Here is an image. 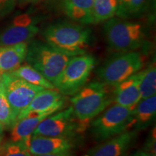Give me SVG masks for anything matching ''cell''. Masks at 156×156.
Instances as JSON below:
<instances>
[{
    "mask_svg": "<svg viewBox=\"0 0 156 156\" xmlns=\"http://www.w3.org/2000/svg\"><path fill=\"white\" fill-rule=\"evenodd\" d=\"M45 42L71 57L86 54L91 42L90 29L69 22L51 24L43 32Z\"/></svg>",
    "mask_w": 156,
    "mask_h": 156,
    "instance_id": "6da1fadb",
    "label": "cell"
},
{
    "mask_svg": "<svg viewBox=\"0 0 156 156\" xmlns=\"http://www.w3.org/2000/svg\"><path fill=\"white\" fill-rule=\"evenodd\" d=\"M110 86L112 85L102 82H93L84 85L72 98V108L82 131L85 128V124L112 103L113 94H110L108 88Z\"/></svg>",
    "mask_w": 156,
    "mask_h": 156,
    "instance_id": "7a4b0ae2",
    "label": "cell"
},
{
    "mask_svg": "<svg viewBox=\"0 0 156 156\" xmlns=\"http://www.w3.org/2000/svg\"><path fill=\"white\" fill-rule=\"evenodd\" d=\"M103 30L109 48L119 53L139 49L147 38V30L142 23L119 17L106 21Z\"/></svg>",
    "mask_w": 156,
    "mask_h": 156,
    "instance_id": "3957f363",
    "label": "cell"
},
{
    "mask_svg": "<svg viewBox=\"0 0 156 156\" xmlns=\"http://www.w3.org/2000/svg\"><path fill=\"white\" fill-rule=\"evenodd\" d=\"M71 56L66 55L45 41H32L28 45L25 60L48 81L53 83Z\"/></svg>",
    "mask_w": 156,
    "mask_h": 156,
    "instance_id": "277c9868",
    "label": "cell"
},
{
    "mask_svg": "<svg viewBox=\"0 0 156 156\" xmlns=\"http://www.w3.org/2000/svg\"><path fill=\"white\" fill-rule=\"evenodd\" d=\"M145 59L139 51L120 52L106 60L97 70L101 82L116 86L142 69Z\"/></svg>",
    "mask_w": 156,
    "mask_h": 156,
    "instance_id": "5b68a950",
    "label": "cell"
},
{
    "mask_svg": "<svg viewBox=\"0 0 156 156\" xmlns=\"http://www.w3.org/2000/svg\"><path fill=\"white\" fill-rule=\"evenodd\" d=\"M95 65V58L90 54L73 56L53 85L62 95H74L86 84Z\"/></svg>",
    "mask_w": 156,
    "mask_h": 156,
    "instance_id": "8992f818",
    "label": "cell"
},
{
    "mask_svg": "<svg viewBox=\"0 0 156 156\" xmlns=\"http://www.w3.org/2000/svg\"><path fill=\"white\" fill-rule=\"evenodd\" d=\"M133 119L134 108L115 103L93 119L91 132L98 141L108 140L126 131Z\"/></svg>",
    "mask_w": 156,
    "mask_h": 156,
    "instance_id": "52a82bcc",
    "label": "cell"
},
{
    "mask_svg": "<svg viewBox=\"0 0 156 156\" xmlns=\"http://www.w3.org/2000/svg\"><path fill=\"white\" fill-rule=\"evenodd\" d=\"M0 82L16 120L18 115L28 106L34 98L44 89L27 83L12 73H3Z\"/></svg>",
    "mask_w": 156,
    "mask_h": 156,
    "instance_id": "ba28073f",
    "label": "cell"
},
{
    "mask_svg": "<svg viewBox=\"0 0 156 156\" xmlns=\"http://www.w3.org/2000/svg\"><path fill=\"white\" fill-rule=\"evenodd\" d=\"M80 123L76 119L72 106L50 115L37 126L32 136H75L80 132Z\"/></svg>",
    "mask_w": 156,
    "mask_h": 156,
    "instance_id": "9c48e42d",
    "label": "cell"
},
{
    "mask_svg": "<svg viewBox=\"0 0 156 156\" xmlns=\"http://www.w3.org/2000/svg\"><path fill=\"white\" fill-rule=\"evenodd\" d=\"M74 136H32L28 145L31 155H46L72 151L75 147Z\"/></svg>",
    "mask_w": 156,
    "mask_h": 156,
    "instance_id": "30bf717a",
    "label": "cell"
},
{
    "mask_svg": "<svg viewBox=\"0 0 156 156\" xmlns=\"http://www.w3.org/2000/svg\"><path fill=\"white\" fill-rule=\"evenodd\" d=\"M64 105V99L57 90L44 89L34 98L28 106L17 116L20 119L30 112H57L62 110Z\"/></svg>",
    "mask_w": 156,
    "mask_h": 156,
    "instance_id": "8fae6325",
    "label": "cell"
},
{
    "mask_svg": "<svg viewBox=\"0 0 156 156\" xmlns=\"http://www.w3.org/2000/svg\"><path fill=\"white\" fill-rule=\"evenodd\" d=\"M142 70L134 74L115 86L114 101L117 104L134 108L141 100L140 82Z\"/></svg>",
    "mask_w": 156,
    "mask_h": 156,
    "instance_id": "7c38bea8",
    "label": "cell"
},
{
    "mask_svg": "<svg viewBox=\"0 0 156 156\" xmlns=\"http://www.w3.org/2000/svg\"><path fill=\"white\" fill-rule=\"evenodd\" d=\"M136 135V130H126L93 148L88 156H123L133 143Z\"/></svg>",
    "mask_w": 156,
    "mask_h": 156,
    "instance_id": "4fadbf2b",
    "label": "cell"
},
{
    "mask_svg": "<svg viewBox=\"0 0 156 156\" xmlns=\"http://www.w3.org/2000/svg\"><path fill=\"white\" fill-rule=\"evenodd\" d=\"M54 113L56 112H30L17 120L12 127L11 141L24 142L28 147L31 136L38 124Z\"/></svg>",
    "mask_w": 156,
    "mask_h": 156,
    "instance_id": "5bb4252c",
    "label": "cell"
},
{
    "mask_svg": "<svg viewBox=\"0 0 156 156\" xmlns=\"http://www.w3.org/2000/svg\"><path fill=\"white\" fill-rule=\"evenodd\" d=\"M39 31L36 24L25 25L12 21V25L0 34V46L28 43Z\"/></svg>",
    "mask_w": 156,
    "mask_h": 156,
    "instance_id": "9a60e30c",
    "label": "cell"
},
{
    "mask_svg": "<svg viewBox=\"0 0 156 156\" xmlns=\"http://www.w3.org/2000/svg\"><path fill=\"white\" fill-rule=\"evenodd\" d=\"M28 43L0 46V73H12L25 60Z\"/></svg>",
    "mask_w": 156,
    "mask_h": 156,
    "instance_id": "2e32d148",
    "label": "cell"
},
{
    "mask_svg": "<svg viewBox=\"0 0 156 156\" xmlns=\"http://www.w3.org/2000/svg\"><path fill=\"white\" fill-rule=\"evenodd\" d=\"M66 15L76 22L83 24L93 23V0H60Z\"/></svg>",
    "mask_w": 156,
    "mask_h": 156,
    "instance_id": "e0dca14e",
    "label": "cell"
},
{
    "mask_svg": "<svg viewBox=\"0 0 156 156\" xmlns=\"http://www.w3.org/2000/svg\"><path fill=\"white\" fill-rule=\"evenodd\" d=\"M156 95L142 99L134 108L133 124L136 132L148 127L155 119Z\"/></svg>",
    "mask_w": 156,
    "mask_h": 156,
    "instance_id": "ac0fdd59",
    "label": "cell"
},
{
    "mask_svg": "<svg viewBox=\"0 0 156 156\" xmlns=\"http://www.w3.org/2000/svg\"><path fill=\"white\" fill-rule=\"evenodd\" d=\"M151 0H118L116 16L130 20L142 16L149 8Z\"/></svg>",
    "mask_w": 156,
    "mask_h": 156,
    "instance_id": "d6986e66",
    "label": "cell"
},
{
    "mask_svg": "<svg viewBox=\"0 0 156 156\" xmlns=\"http://www.w3.org/2000/svg\"><path fill=\"white\" fill-rule=\"evenodd\" d=\"M12 73V75L24 80L27 83L32 84L36 86L43 87L44 89L56 90L53 83L48 81L39 72L29 64L20 66L12 73Z\"/></svg>",
    "mask_w": 156,
    "mask_h": 156,
    "instance_id": "ffe728a7",
    "label": "cell"
},
{
    "mask_svg": "<svg viewBox=\"0 0 156 156\" xmlns=\"http://www.w3.org/2000/svg\"><path fill=\"white\" fill-rule=\"evenodd\" d=\"M118 0H93V23L106 22L116 16Z\"/></svg>",
    "mask_w": 156,
    "mask_h": 156,
    "instance_id": "44dd1931",
    "label": "cell"
},
{
    "mask_svg": "<svg viewBox=\"0 0 156 156\" xmlns=\"http://www.w3.org/2000/svg\"><path fill=\"white\" fill-rule=\"evenodd\" d=\"M140 93L141 100L156 95V68L155 62L142 70L140 82Z\"/></svg>",
    "mask_w": 156,
    "mask_h": 156,
    "instance_id": "7402d4cb",
    "label": "cell"
},
{
    "mask_svg": "<svg viewBox=\"0 0 156 156\" xmlns=\"http://www.w3.org/2000/svg\"><path fill=\"white\" fill-rule=\"evenodd\" d=\"M16 122V117L12 109L2 85L0 82V123L5 128L12 129Z\"/></svg>",
    "mask_w": 156,
    "mask_h": 156,
    "instance_id": "603a6c76",
    "label": "cell"
},
{
    "mask_svg": "<svg viewBox=\"0 0 156 156\" xmlns=\"http://www.w3.org/2000/svg\"><path fill=\"white\" fill-rule=\"evenodd\" d=\"M0 156H32L24 142L9 141L0 148Z\"/></svg>",
    "mask_w": 156,
    "mask_h": 156,
    "instance_id": "cb8c5ba5",
    "label": "cell"
},
{
    "mask_svg": "<svg viewBox=\"0 0 156 156\" xmlns=\"http://www.w3.org/2000/svg\"><path fill=\"white\" fill-rule=\"evenodd\" d=\"M16 2V0H0V17L12 11Z\"/></svg>",
    "mask_w": 156,
    "mask_h": 156,
    "instance_id": "d4e9b609",
    "label": "cell"
},
{
    "mask_svg": "<svg viewBox=\"0 0 156 156\" xmlns=\"http://www.w3.org/2000/svg\"><path fill=\"white\" fill-rule=\"evenodd\" d=\"M32 156H75V155L73 153V151H69L56 153L46 154V155H32Z\"/></svg>",
    "mask_w": 156,
    "mask_h": 156,
    "instance_id": "484cf974",
    "label": "cell"
},
{
    "mask_svg": "<svg viewBox=\"0 0 156 156\" xmlns=\"http://www.w3.org/2000/svg\"><path fill=\"white\" fill-rule=\"evenodd\" d=\"M41 0H16V2L20 5H26L28 4H36Z\"/></svg>",
    "mask_w": 156,
    "mask_h": 156,
    "instance_id": "4316f807",
    "label": "cell"
},
{
    "mask_svg": "<svg viewBox=\"0 0 156 156\" xmlns=\"http://www.w3.org/2000/svg\"><path fill=\"white\" fill-rule=\"evenodd\" d=\"M146 154H147V151H138L131 155V156H145Z\"/></svg>",
    "mask_w": 156,
    "mask_h": 156,
    "instance_id": "83f0119b",
    "label": "cell"
},
{
    "mask_svg": "<svg viewBox=\"0 0 156 156\" xmlns=\"http://www.w3.org/2000/svg\"><path fill=\"white\" fill-rule=\"evenodd\" d=\"M145 156H156V155H155V153L147 151V154H146Z\"/></svg>",
    "mask_w": 156,
    "mask_h": 156,
    "instance_id": "f1b7e54d",
    "label": "cell"
},
{
    "mask_svg": "<svg viewBox=\"0 0 156 156\" xmlns=\"http://www.w3.org/2000/svg\"><path fill=\"white\" fill-rule=\"evenodd\" d=\"M3 129H4V126H2V124L1 123H0V136H1V134H2Z\"/></svg>",
    "mask_w": 156,
    "mask_h": 156,
    "instance_id": "f546056e",
    "label": "cell"
},
{
    "mask_svg": "<svg viewBox=\"0 0 156 156\" xmlns=\"http://www.w3.org/2000/svg\"><path fill=\"white\" fill-rule=\"evenodd\" d=\"M2 136H0V148H1V142H2Z\"/></svg>",
    "mask_w": 156,
    "mask_h": 156,
    "instance_id": "4dcf8cb0",
    "label": "cell"
},
{
    "mask_svg": "<svg viewBox=\"0 0 156 156\" xmlns=\"http://www.w3.org/2000/svg\"><path fill=\"white\" fill-rule=\"evenodd\" d=\"M2 74L0 73V80H1V76H2Z\"/></svg>",
    "mask_w": 156,
    "mask_h": 156,
    "instance_id": "1f68e13d",
    "label": "cell"
}]
</instances>
